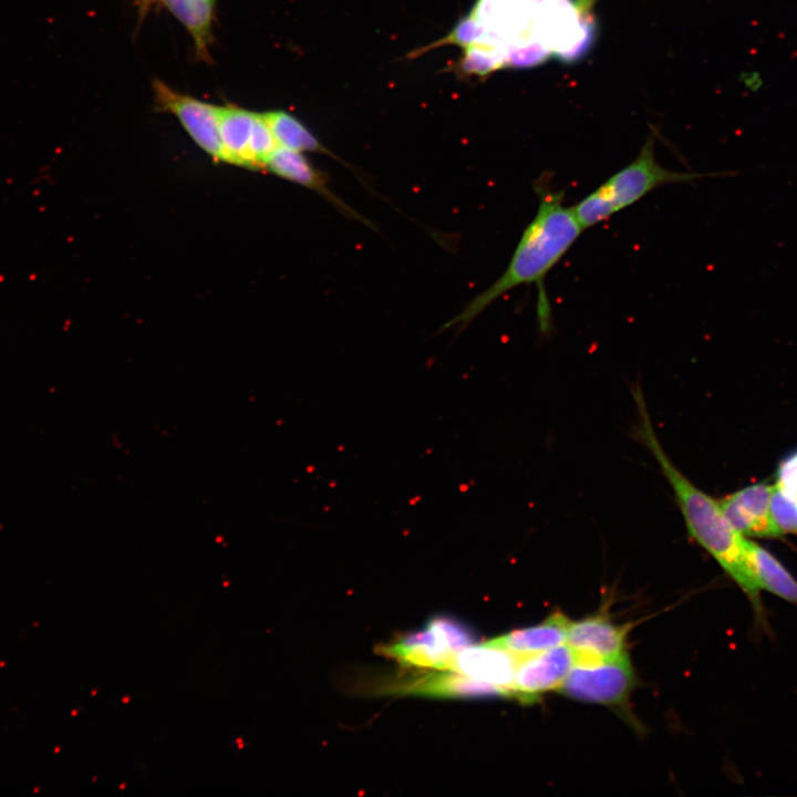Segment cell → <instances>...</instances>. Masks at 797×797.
<instances>
[{
	"instance_id": "cell-6",
	"label": "cell",
	"mask_w": 797,
	"mask_h": 797,
	"mask_svg": "<svg viewBox=\"0 0 797 797\" xmlns=\"http://www.w3.org/2000/svg\"><path fill=\"white\" fill-rule=\"evenodd\" d=\"M576 662L567 644L520 656L514 682L513 697L531 703L549 691L559 690Z\"/></svg>"
},
{
	"instance_id": "cell-23",
	"label": "cell",
	"mask_w": 797,
	"mask_h": 797,
	"mask_svg": "<svg viewBox=\"0 0 797 797\" xmlns=\"http://www.w3.org/2000/svg\"><path fill=\"white\" fill-rule=\"evenodd\" d=\"M516 0H477L470 14L487 30L496 28Z\"/></svg>"
},
{
	"instance_id": "cell-9",
	"label": "cell",
	"mask_w": 797,
	"mask_h": 797,
	"mask_svg": "<svg viewBox=\"0 0 797 797\" xmlns=\"http://www.w3.org/2000/svg\"><path fill=\"white\" fill-rule=\"evenodd\" d=\"M519 658L487 642L480 645L470 644L454 655L451 670L505 689L513 697L511 685Z\"/></svg>"
},
{
	"instance_id": "cell-10",
	"label": "cell",
	"mask_w": 797,
	"mask_h": 797,
	"mask_svg": "<svg viewBox=\"0 0 797 797\" xmlns=\"http://www.w3.org/2000/svg\"><path fill=\"white\" fill-rule=\"evenodd\" d=\"M265 168L280 178L315 192L345 216L372 226L330 189L328 177L302 153L278 146L267 159Z\"/></svg>"
},
{
	"instance_id": "cell-3",
	"label": "cell",
	"mask_w": 797,
	"mask_h": 797,
	"mask_svg": "<svg viewBox=\"0 0 797 797\" xmlns=\"http://www.w3.org/2000/svg\"><path fill=\"white\" fill-rule=\"evenodd\" d=\"M654 144V137L650 136L631 163L571 206L584 230L608 220L659 187L693 183L707 176L727 175V173L711 174L669 169L658 162Z\"/></svg>"
},
{
	"instance_id": "cell-24",
	"label": "cell",
	"mask_w": 797,
	"mask_h": 797,
	"mask_svg": "<svg viewBox=\"0 0 797 797\" xmlns=\"http://www.w3.org/2000/svg\"><path fill=\"white\" fill-rule=\"evenodd\" d=\"M776 486L797 501V452L780 463Z\"/></svg>"
},
{
	"instance_id": "cell-14",
	"label": "cell",
	"mask_w": 797,
	"mask_h": 797,
	"mask_svg": "<svg viewBox=\"0 0 797 797\" xmlns=\"http://www.w3.org/2000/svg\"><path fill=\"white\" fill-rule=\"evenodd\" d=\"M745 550L758 589L797 605V580L786 567L773 553L746 537Z\"/></svg>"
},
{
	"instance_id": "cell-25",
	"label": "cell",
	"mask_w": 797,
	"mask_h": 797,
	"mask_svg": "<svg viewBox=\"0 0 797 797\" xmlns=\"http://www.w3.org/2000/svg\"><path fill=\"white\" fill-rule=\"evenodd\" d=\"M738 81L743 87L751 93H757L764 86V77L757 70L742 72L738 76Z\"/></svg>"
},
{
	"instance_id": "cell-22",
	"label": "cell",
	"mask_w": 797,
	"mask_h": 797,
	"mask_svg": "<svg viewBox=\"0 0 797 797\" xmlns=\"http://www.w3.org/2000/svg\"><path fill=\"white\" fill-rule=\"evenodd\" d=\"M426 627L433 630L454 654L474 642L470 630L462 622L448 617H434Z\"/></svg>"
},
{
	"instance_id": "cell-11",
	"label": "cell",
	"mask_w": 797,
	"mask_h": 797,
	"mask_svg": "<svg viewBox=\"0 0 797 797\" xmlns=\"http://www.w3.org/2000/svg\"><path fill=\"white\" fill-rule=\"evenodd\" d=\"M393 692L444 698L511 697V693L505 689L474 680L458 672L428 673L400 684L393 689Z\"/></svg>"
},
{
	"instance_id": "cell-18",
	"label": "cell",
	"mask_w": 797,
	"mask_h": 797,
	"mask_svg": "<svg viewBox=\"0 0 797 797\" xmlns=\"http://www.w3.org/2000/svg\"><path fill=\"white\" fill-rule=\"evenodd\" d=\"M458 66L463 74L486 76L505 66V55L494 45L480 42L464 48Z\"/></svg>"
},
{
	"instance_id": "cell-21",
	"label": "cell",
	"mask_w": 797,
	"mask_h": 797,
	"mask_svg": "<svg viewBox=\"0 0 797 797\" xmlns=\"http://www.w3.org/2000/svg\"><path fill=\"white\" fill-rule=\"evenodd\" d=\"M277 147L278 144L263 114H256L249 141L252 169L265 168L267 159Z\"/></svg>"
},
{
	"instance_id": "cell-4",
	"label": "cell",
	"mask_w": 797,
	"mask_h": 797,
	"mask_svg": "<svg viewBox=\"0 0 797 797\" xmlns=\"http://www.w3.org/2000/svg\"><path fill=\"white\" fill-rule=\"evenodd\" d=\"M634 685L628 654L618 659H576L559 691L568 697L604 705H620Z\"/></svg>"
},
{
	"instance_id": "cell-16",
	"label": "cell",
	"mask_w": 797,
	"mask_h": 797,
	"mask_svg": "<svg viewBox=\"0 0 797 797\" xmlns=\"http://www.w3.org/2000/svg\"><path fill=\"white\" fill-rule=\"evenodd\" d=\"M278 146L300 153H320L342 162L324 147L320 141L293 115L283 111L263 114ZM343 163V162H342ZM345 165V163H343Z\"/></svg>"
},
{
	"instance_id": "cell-15",
	"label": "cell",
	"mask_w": 797,
	"mask_h": 797,
	"mask_svg": "<svg viewBox=\"0 0 797 797\" xmlns=\"http://www.w3.org/2000/svg\"><path fill=\"white\" fill-rule=\"evenodd\" d=\"M255 115L236 106H218V131L226 163L252 169L249 141Z\"/></svg>"
},
{
	"instance_id": "cell-8",
	"label": "cell",
	"mask_w": 797,
	"mask_h": 797,
	"mask_svg": "<svg viewBox=\"0 0 797 797\" xmlns=\"http://www.w3.org/2000/svg\"><path fill=\"white\" fill-rule=\"evenodd\" d=\"M773 486L755 484L718 500L728 522L743 536L777 537L774 530L769 501Z\"/></svg>"
},
{
	"instance_id": "cell-20",
	"label": "cell",
	"mask_w": 797,
	"mask_h": 797,
	"mask_svg": "<svg viewBox=\"0 0 797 797\" xmlns=\"http://www.w3.org/2000/svg\"><path fill=\"white\" fill-rule=\"evenodd\" d=\"M486 41L487 29L469 13V15L462 19L445 38L427 45L426 48L424 46L420 49L417 54L446 44H456L466 48Z\"/></svg>"
},
{
	"instance_id": "cell-5",
	"label": "cell",
	"mask_w": 797,
	"mask_h": 797,
	"mask_svg": "<svg viewBox=\"0 0 797 797\" xmlns=\"http://www.w3.org/2000/svg\"><path fill=\"white\" fill-rule=\"evenodd\" d=\"M161 110L174 114L193 141L210 157L225 162L218 131V106L175 92L164 83H154Z\"/></svg>"
},
{
	"instance_id": "cell-7",
	"label": "cell",
	"mask_w": 797,
	"mask_h": 797,
	"mask_svg": "<svg viewBox=\"0 0 797 797\" xmlns=\"http://www.w3.org/2000/svg\"><path fill=\"white\" fill-rule=\"evenodd\" d=\"M627 629L603 615H593L568 628L566 644L576 659L611 660L627 655Z\"/></svg>"
},
{
	"instance_id": "cell-17",
	"label": "cell",
	"mask_w": 797,
	"mask_h": 797,
	"mask_svg": "<svg viewBox=\"0 0 797 797\" xmlns=\"http://www.w3.org/2000/svg\"><path fill=\"white\" fill-rule=\"evenodd\" d=\"M193 37L199 53L206 52L210 39L214 0H162Z\"/></svg>"
},
{
	"instance_id": "cell-1",
	"label": "cell",
	"mask_w": 797,
	"mask_h": 797,
	"mask_svg": "<svg viewBox=\"0 0 797 797\" xmlns=\"http://www.w3.org/2000/svg\"><path fill=\"white\" fill-rule=\"evenodd\" d=\"M538 208L522 235L505 271L487 289L473 298L441 331L465 329L476 317L499 298L524 284H537L539 289L538 320L540 330L550 329V309L545 296L547 275L569 251L584 230L572 207L563 204V190L555 189L551 177L541 176L534 183Z\"/></svg>"
},
{
	"instance_id": "cell-12",
	"label": "cell",
	"mask_w": 797,
	"mask_h": 797,
	"mask_svg": "<svg viewBox=\"0 0 797 797\" xmlns=\"http://www.w3.org/2000/svg\"><path fill=\"white\" fill-rule=\"evenodd\" d=\"M570 621L561 612H553L540 623L513 630L487 641L518 656L539 653L566 643Z\"/></svg>"
},
{
	"instance_id": "cell-2",
	"label": "cell",
	"mask_w": 797,
	"mask_h": 797,
	"mask_svg": "<svg viewBox=\"0 0 797 797\" xmlns=\"http://www.w3.org/2000/svg\"><path fill=\"white\" fill-rule=\"evenodd\" d=\"M638 411L635 435L650 451L670 484L690 536L703 547L735 581L749 600L754 618L766 624L760 590L752 576L745 550V536L724 516L718 500L694 485L672 462L653 428L644 395L633 389Z\"/></svg>"
},
{
	"instance_id": "cell-13",
	"label": "cell",
	"mask_w": 797,
	"mask_h": 797,
	"mask_svg": "<svg viewBox=\"0 0 797 797\" xmlns=\"http://www.w3.org/2000/svg\"><path fill=\"white\" fill-rule=\"evenodd\" d=\"M380 652L405 665L441 671L451 670L455 655L428 627L382 646Z\"/></svg>"
},
{
	"instance_id": "cell-19",
	"label": "cell",
	"mask_w": 797,
	"mask_h": 797,
	"mask_svg": "<svg viewBox=\"0 0 797 797\" xmlns=\"http://www.w3.org/2000/svg\"><path fill=\"white\" fill-rule=\"evenodd\" d=\"M769 515L777 537L797 534V501L776 485L770 495Z\"/></svg>"
}]
</instances>
